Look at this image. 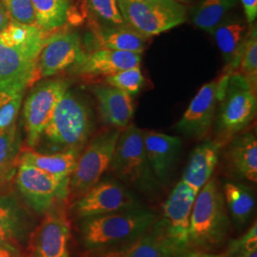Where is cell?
Segmentation results:
<instances>
[{
  "instance_id": "d590c367",
  "label": "cell",
  "mask_w": 257,
  "mask_h": 257,
  "mask_svg": "<svg viewBox=\"0 0 257 257\" xmlns=\"http://www.w3.org/2000/svg\"><path fill=\"white\" fill-rule=\"evenodd\" d=\"M246 21L249 25H252L257 18V0H241Z\"/></svg>"
},
{
  "instance_id": "f35d334b",
  "label": "cell",
  "mask_w": 257,
  "mask_h": 257,
  "mask_svg": "<svg viewBox=\"0 0 257 257\" xmlns=\"http://www.w3.org/2000/svg\"><path fill=\"white\" fill-rule=\"evenodd\" d=\"M236 257H257V245L246 248Z\"/></svg>"
},
{
  "instance_id": "74e56055",
  "label": "cell",
  "mask_w": 257,
  "mask_h": 257,
  "mask_svg": "<svg viewBox=\"0 0 257 257\" xmlns=\"http://www.w3.org/2000/svg\"><path fill=\"white\" fill-rule=\"evenodd\" d=\"M9 22L10 19L7 16V13L0 3V32L9 24Z\"/></svg>"
},
{
  "instance_id": "cb8c5ba5",
  "label": "cell",
  "mask_w": 257,
  "mask_h": 257,
  "mask_svg": "<svg viewBox=\"0 0 257 257\" xmlns=\"http://www.w3.org/2000/svg\"><path fill=\"white\" fill-rule=\"evenodd\" d=\"M22 149V125L17 121L9 128L0 132V193L6 192L14 182Z\"/></svg>"
},
{
  "instance_id": "9a60e30c",
  "label": "cell",
  "mask_w": 257,
  "mask_h": 257,
  "mask_svg": "<svg viewBox=\"0 0 257 257\" xmlns=\"http://www.w3.org/2000/svg\"><path fill=\"white\" fill-rule=\"evenodd\" d=\"M218 90L217 79L203 85L175 126L179 133L196 139H202L208 135L215 121Z\"/></svg>"
},
{
  "instance_id": "8992f818",
  "label": "cell",
  "mask_w": 257,
  "mask_h": 257,
  "mask_svg": "<svg viewBox=\"0 0 257 257\" xmlns=\"http://www.w3.org/2000/svg\"><path fill=\"white\" fill-rule=\"evenodd\" d=\"M218 102L220 106L216 121H214L215 141L224 146L254 119L257 109L256 90L242 74L234 72L230 74Z\"/></svg>"
},
{
  "instance_id": "ac0fdd59",
  "label": "cell",
  "mask_w": 257,
  "mask_h": 257,
  "mask_svg": "<svg viewBox=\"0 0 257 257\" xmlns=\"http://www.w3.org/2000/svg\"><path fill=\"white\" fill-rule=\"evenodd\" d=\"M142 60L141 54L102 48L84 56L73 69V74L86 77L110 75L119 71L139 67Z\"/></svg>"
},
{
  "instance_id": "e0dca14e",
  "label": "cell",
  "mask_w": 257,
  "mask_h": 257,
  "mask_svg": "<svg viewBox=\"0 0 257 257\" xmlns=\"http://www.w3.org/2000/svg\"><path fill=\"white\" fill-rule=\"evenodd\" d=\"M148 160L159 184L169 183L182 151V140L155 131H143Z\"/></svg>"
},
{
  "instance_id": "f546056e",
  "label": "cell",
  "mask_w": 257,
  "mask_h": 257,
  "mask_svg": "<svg viewBox=\"0 0 257 257\" xmlns=\"http://www.w3.org/2000/svg\"><path fill=\"white\" fill-rule=\"evenodd\" d=\"M83 3L92 16V22L104 27L126 25L121 16L117 0H83Z\"/></svg>"
},
{
  "instance_id": "5bb4252c",
  "label": "cell",
  "mask_w": 257,
  "mask_h": 257,
  "mask_svg": "<svg viewBox=\"0 0 257 257\" xmlns=\"http://www.w3.org/2000/svg\"><path fill=\"white\" fill-rule=\"evenodd\" d=\"M71 226L63 207L43 215L29 240L28 257H70Z\"/></svg>"
},
{
  "instance_id": "ab89813d",
  "label": "cell",
  "mask_w": 257,
  "mask_h": 257,
  "mask_svg": "<svg viewBox=\"0 0 257 257\" xmlns=\"http://www.w3.org/2000/svg\"><path fill=\"white\" fill-rule=\"evenodd\" d=\"M175 2H177V3H180V4H187V3H189L191 0H174Z\"/></svg>"
},
{
  "instance_id": "7c38bea8",
  "label": "cell",
  "mask_w": 257,
  "mask_h": 257,
  "mask_svg": "<svg viewBox=\"0 0 257 257\" xmlns=\"http://www.w3.org/2000/svg\"><path fill=\"white\" fill-rule=\"evenodd\" d=\"M142 207L138 195L127 186L118 180L105 179L71 202L70 213L74 219L81 220Z\"/></svg>"
},
{
  "instance_id": "30bf717a",
  "label": "cell",
  "mask_w": 257,
  "mask_h": 257,
  "mask_svg": "<svg viewBox=\"0 0 257 257\" xmlns=\"http://www.w3.org/2000/svg\"><path fill=\"white\" fill-rule=\"evenodd\" d=\"M191 248L175 238L162 216L146 231L119 244L86 250L82 257H179Z\"/></svg>"
},
{
  "instance_id": "4dcf8cb0",
  "label": "cell",
  "mask_w": 257,
  "mask_h": 257,
  "mask_svg": "<svg viewBox=\"0 0 257 257\" xmlns=\"http://www.w3.org/2000/svg\"><path fill=\"white\" fill-rule=\"evenodd\" d=\"M237 69V73L242 74L251 85V87L256 90L257 33L255 25H250L248 30V37L242 51Z\"/></svg>"
},
{
  "instance_id": "3957f363",
  "label": "cell",
  "mask_w": 257,
  "mask_h": 257,
  "mask_svg": "<svg viewBox=\"0 0 257 257\" xmlns=\"http://www.w3.org/2000/svg\"><path fill=\"white\" fill-rule=\"evenodd\" d=\"M230 218L222 190L210 179L197 193L190 218L189 244L192 250L212 251L229 238Z\"/></svg>"
},
{
  "instance_id": "d4e9b609",
  "label": "cell",
  "mask_w": 257,
  "mask_h": 257,
  "mask_svg": "<svg viewBox=\"0 0 257 257\" xmlns=\"http://www.w3.org/2000/svg\"><path fill=\"white\" fill-rule=\"evenodd\" d=\"M91 27L102 48L142 54L147 46L148 37H143L127 24L104 27L92 21Z\"/></svg>"
},
{
  "instance_id": "6da1fadb",
  "label": "cell",
  "mask_w": 257,
  "mask_h": 257,
  "mask_svg": "<svg viewBox=\"0 0 257 257\" xmlns=\"http://www.w3.org/2000/svg\"><path fill=\"white\" fill-rule=\"evenodd\" d=\"M44 34L22 26H8L0 32V92L17 94L37 82Z\"/></svg>"
},
{
  "instance_id": "8fae6325",
  "label": "cell",
  "mask_w": 257,
  "mask_h": 257,
  "mask_svg": "<svg viewBox=\"0 0 257 257\" xmlns=\"http://www.w3.org/2000/svg\"><path fill=\"white\" fill-rule=\"evenodd\" d=\"M69 89L70 81L64 78H46L32 87L22 104L21 125L26 135V148L37 147L58 102Z\"/></svg>"
},
{
  "instance_id": "2e32d148",
  "label": "cell",
  "mask_w": 257,
  "mask_h": 257,
  "mask_svg": "<svg viewBox=\"0 0 257 257\" xmlns=\"http://www.w3.org/2000/svg\"><path fill=\"white\" fill-rule=\"evenodd\" d=\"M33 212L17 193H0V242L23 246L35 229Z\"/></svg>"
},
{
  "instance_id": "836d02e7",
  "label": "cell",
  "mask_w": 257,
  "mask_h": 257,
  "mask_svg": "<svg viewBox=\"0 0 257 257\" xmlns=\"http://www.w3.org/2000/svg\"><path fill=\"white\" fill-rule=\"evenodd\" d=\"M0 3L6 11L10 21L36 25L32 0H0Z\"/></svg>"
},
{
  "instance_id": "83f0119b",
  "label": "cell",
  "mask_w": 257,
  "mask_h": 257,
  "mask_svg": "<svg viewBox=\"0 0 257 257\" xmlns=\"http://www.w3.org/2000/svg\"><path fill=\"white\" fill-rule=\"evenodd\" d=\"M36 25L44 33L63 27L69 19L70 0H32Z\"/></svg>"
},
{
  "instance_id": "44dd1931",
  "label": "cell",
  "mask_w": 257,
  "mask_h": 257,
  "mask_svg": "<svg viewBox=\"0 0 257 257\" xmlns=\"http://www.w3.org/2000/svg\"><path fill=\"white\" fill-rule=\"evenodd\" d=\"M225 160L230 175L237 179L256 183V136L249 132L232 138L226 150Z\"/></svg>"
},
{
  "instance_id": "8d00e7d4",
  "label": "cell",
  "mask_w": 257,
  "mask_h": 257,
  "mask_svg": "<svg viewBox=\"0 0 257 257\" xmlns=\"http://www.w3.org/2000/svg\"><path fill=\"white\" fill-rule=\"evenodd\" d=\"M179 257H234V255L230 252L228 248L224 251L213 253L210 251H204V250H189L185 252L181 256Z\"/></svg>"
},
{
  "instance_id": "7a4b0ae2",
  "label": "cell",
  "mask_w": 257,
  "mask_h": 257,
  "mask_svg": "<svg viewBox=\"0 0 257 257\" xmlns=\"http://www.w3.org/2000/svg\"><path fill=\"white\" fill-rule=\"evenodd\" d=\"M93 130L94 114L91 104L82 94L69 89L58 102L34 150L42 154L81 153Z\"/></svg>"
},
{
  "instance_id": "7402d4cb",
  "label": "cell",
  "mask_w": 257,
  "mask_h": 257,
  "mask_svg": "<svg viewBox=\"0 0 257 257\" xmlns=\"http://www.w3.org/2000/svg\"><path fill=\"white\" fill-rule=\"evenodd\" d=\"M222 148L215 140L205 141L194 148L181 180L196 193L211 178L219 160Z\"/></svg>"
},
{
  "instance_id": "e575fe53",
  "label": "cell",
  "mask_w": 257,
  "mask_h": 257,
  "mask_svg": "<svg viewBox=\"0 0 257 257\" xmlns=\"http://www.w3.org/2000/svg\"><path fill=\"white\" fill-rule=\"evenodd\" d=\"M0 257H28V255L19 245L0 242Z\"/></svg>"
},
{
  "instance_id": "ffe728a7",
  "label": "cell",
  "mask_w": 257,
  "mask_h": 257,
  "mask_svg": "<svg viewBox=\"0 0 257 257\" xmlns=\"http://www.w3.org/2000/svg\"><path fill=\"white\" fill-rule=\"evenodd\" d=\"M91 92L96 98L102 120L110 128H127L134 116L135 108L132 96L107 84L92 85Z\"/></svg>"
},
{
  "instance_id": "52a82bcc",
  "label": "cell",
  "mask_w": 257,
  "mask_h": 257,
  "mask_svg": "<svg viewBox=\"0 0 257 257\" xmlns=\"http://www.w3.org/2000/svg\"><path fill=\"white\" fill-rule=\"evenodd\" d=\"M70 177L50 175L36 167L19 164L14 178L17 194L28 209L43 216L62 208L69 198Z\"/></svg>"
},
{
  "instance_id": "f1b7e54d",
  "label": "cell",
  "mask_w": 257,
  "mask_h": 257,
  "mask_svg": "<svg viewBox=\"0 0 257 257\" xmlns=\"http://www.w3.org/2000/svg\"><path fill=\"white\" fill-rule=\"evenodd\" d=\"M238 0H201L192 10L191 19L193 24L211 34L223 20L226 14L232 9Z\"/></svg>"
},
{
  "instance_id": "277c9868",
  "label": "cell",
  "mask_w": 257,
  "mask_h": 257,
  "mask_svg": "<svg viewBox=\"0 0 257 257\" xmlns=\"http://www.w3.org/2000/svg\"><path fill=\"white\" fill-rule=\"evenodd\" d=\"M159 218L146 207L88 217L79 222V237L86 250L110 247L140 235Z\"/></svg>"
},
{
  "instance_id": "603a6c76",
  "label": "cell",
  "mask_w": 257,
  "mask_h": 257,
  "mask_svg": "<svg viewBox=\"0 0 257 257\" xmlns=\"http://www.w3.org/2000/svg\"><path fill=\"white\" fill-rule=\"evenodd\" d=\"M248 32L247 24L239 19L221 20L220 23L212 31L211 35L214 37L216 45L228 66L226 73L233 74L238 68Z\"/></svg>"
},
{
  "instance_id": "ba28073f",
  "label": "cell",
  "mask_w": 257,
  "mask_h": 257,
  "mask_svg": "<svg viewBox=\"0 0 257 257\" xmlns=\"http://www.w3.org/2000/svg\"><path fill=\"white\" fill-rule=\"evenodd\" d=\"M120 132L119 128H106L86 144L70 176L68 202L79 198L100 181L102 175L110 168Z\"/></svg>"
},
{
  "instance_id": "d6986e66",
  "label": "cell",
  "mask_w": 257,
  "mask_h": 257,
  "mask_svg": "<svg viewBox=\"0 0 257 257\" xmlns=\"http://www.w3.org/2000/svg\"><path fill=\"white\" fill-rule=\"evenodd\" d=\"M196 195L197 193L194 190L180 180L163 204L162 217L172 234L189 247L190 218Z\"/></svg>"
},
{
  "instance_id": "1f68e13d",
  "label": "cell",
  "mask_w": 257,
  "mask_h": 257,
  "mask_svg": "<svg viewBox=\"0 0 257 257\" xmlns=\"http://www.w3.org/2000/svg\"><path fill=\"white\" fill-rule=\"evenodd\" d=\"M104 82L109 86L119 89L131 96H136L144 86L145 78L139 66L107 75L105 76Z\"/></svg>"
},
{
  "instance_id": "4316f807",
  "label": "cell",
  "mask_w": 257,
  "mask_h": 257,
  "mask_svg": "<svg viewBox=\"0 0 257 257\" xmlns=\"http://www.w3.org/2000/svg\"><path fill=\"white\" fill-rule=\"evenodd\" d=\"M222 193L232 222L237 229H242L254 211L256 203L254 193L248 186L234 182L225 184Z\"/></svg>"
},
{
  "instance_id": "4fadbf2b",
  "label": "cell",
  "mask_w": 257,
  "mask_h": 257,
  "mask_svg": "<svg viewBox=\"0 0 257 257\" xmlns=\"http://www.w3.org/2000/svg\"><path fill=\"white\" fill-rule=\"evenodd\" d=\"M85 55L76 32H59L47 37L37 60V82L73 69Z\"/></svg>"
},
{
  "instance_id": "9c48e42d",
  "label": "cell",
  "mask_w": 257,
  "mask_h": 257,
  "mask_svg": "<svg viewBox=\"0 0 257 257\" xmlns=\"http://www.w3.org/2000/svg\"><path fill=\"white\" fill-rule=\"evenodd\" d=\"M125 23L143 37L177 27L187 19V8L174 0H117Z\"/></svg>"
},
{
  "instance_id": "5b68a950",
  "label": "cell",
  "mask_w": 257,
  "mask_h": 257,
  "mask_svg": "<svg viewBox=\"0 0 257 257\" xmlns=\"http://www.w3.org/2000/svg\"><path fill=\"white\" fill-rule=\"evenodd\" d=\"M110 169L120 182L138 193L154 195L159 189L160 184L148 160L143 130L136 125L121 130Z\"/></svg>"
},
{
  "instance_id": "d6a6232c",
  "label": "cell",
  "mask_w": 257,
  "mask_h": 257,
  "mask_svg": "<svg viewBox=\"0 0 257 257\" xmlns=\"http://www.w3.org/2000/svg\"><path fill=\"white\" fill-rule=\"evenodd\" d=\"M25 92L10 94L0 92V132L11 127L19 119Z\"/></svg>"
},
{
  "instance_id": "484cf974",
  "label": "cell",
  "mask_w": 257,
  "mask_h": 257,
  "mask_svg": "<svg viewBox=\"0 0 257 257\" xmlns=\"http://www.w3.org/2000/svg\"><path fill=\"white\" fill-rule=\"evenodd\" d=\"M79 155V152L74 151L42 154L33 149L23 148L19 156V164L33 166L58 177H70L74 172Z\"/></svg>"
}]
</instances>
